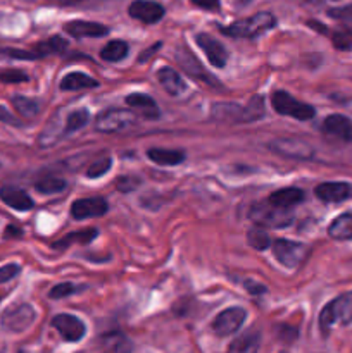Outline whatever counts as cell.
Instances as JSON below:
<instances>
[{
	"label": "cell",
	"instance_id": "7a4b0ae2",
	"mask_svg": "<svg viewBox=\"0 0 352 353\" xmlns=\"http://www.w3.org/2000/svg\"><path fill=\"white\" fill-rule=\"evenodd\" d=\"M248 216L257 226L264 228H286L292 224L293 212L292 209H282V207L273 205L269 200L257 202L251 207Z\"/></svg>",
	"mask_w": 352,
	"mask_h": 353
},
{
	"label": "cell",
	"instance_id": "cb8c5ba5",
	"mask_svg": "<svg viewBox=\"0 0 352 353\" xmlns=\"http://www.w3.org/2000/svg\"><path fill=\"white\" fill-rule=\"evenodd\" d=\"M61 90L64 92H75V90H86V88H97L99 81L95 78L83 72H69L61 79Z\"/></svg>",
	"mask_w": 352,
	"mask_h": 353
},
{
	"label": "cell",
	"instance_id": "60d3db41",
	"mask_svg": "<svg viewBox=\"0 0 352 353\" xmlns=\"http://www.w3.org/2000/svg\"><path fill=\"white\" fill-rule=\"evenodd\" d=\"M19 272H21V268L17 264L2 265V268H0V285H3V283L14 279L17 274H19Z\"/></svg>",
	"mask_w": 352,
	"mask_h": 353
},
{
	"label": "cell",
	"instance_id": "74e56055",
	"mask_svg": "<svg viewBox=\"0 0 352 353\" xmlns=\"http://www.w3.org/2000/svg\"><path fill=\"white\" fill-rule=\"evenodd\" d=\"M140 185H141V179L138 178V176H121V178L116 181L117 190L123 193L133 192V190L138 188Z\"/></svg>",
	"mask_w": 352,
	"mask_h": 353
},
{
	"label": "cell",
	"instance_id": "8d00e7d4",
	"mask_svg": "<svg viewBox=\"0 0 352 353\" xmlns=\"http://www.w3.org/2000/svg\"><path fill=\"white\" fill-rule=\"evenodd\" d=\"M76 292H78V288H76L75 285H71V283H61V285H55L54 288L50 290L48 296H50L52 300H61Z\"/></svg>",
	"mask_w": 352,
	"mask_h": 353
},
{
	"label": "cell",
	"instance_id": "4316f807",
	"mask_svg": "<svg viewBox=\"0 0 352 353\" xmlns=\"http://www.w3.org/2000/svg\"><path fill=\"white\" fill-rule=\"evenodd\" d=\"M242 110L244 107L237 105V103H214L211 109V116L217 121H224V123H242Z\"/></svg>",
	"mask_w": 352,
	"mask_h": 353
},
{
	"label": "cell",
	"instance_id": "d590c367",
	"mask_svg": "<svg viewBox=\"0 0 352 353\" xmlns=\"http://www.w3.org/2000/svg\"><path fill=\"white\" fill-rule=\"evenodd\" d=\"M110 168H113V159H102V161H97L90 165L88 171H86V176H88L90 179L100 178V176L106 174Z\"/></svg>",
	"mask_w": 352,
	"mask_h": 353
},
{
	"label": "cell",
	"instance_id": "44dd1931",
	"mask_svg": "<svg viewBox=\"0 0 352 353\" xmlns=\"http://www.w3.org/2000/svg\"><path fill=\"white\" fill-rule=\"evenodd\" d=\"M100 345L107 353H131L133 352V343L130 338L121 331H113V333H106L100 338Z\"/></svg>",
	"mask_w": 352,
	"mask_h": 353
},
{
	"label": "cell",
	"instance_id": "5b68a950",
	"mask_svg": "<svg viewBox=\"0 0 352 353\" xmlns=\"http://www.w3.org/2000/svg\"><path fill=\"white\" fill-rule=\"evenodd\" d=\"M137 124V116L130 109H109L97 116L95 130L99 133H121Z\"/></svg>",
	"mask_w": 352,
	"mask_h": 353
},
{
	"label": "cell",
	"instance_id": "2e32d148",
	"mask_svg": "<svg viewBox=\"0 0 352 353\" xmlns=\"http://www.w3.org/2000/svg\"><path fill=\"white\" fill-rule=\"evenodd\" d=\"M0 200L7 207L19 210V212H26V210H31L35 207L33 199L24 190L16 188V186H2L0 188Z\"/></svg>",
	"mask_w": 352,
	"mask_h": 353
},
{
	"label": "cell",
	"instance_id": "ac0fdd59",
	"mask_svg": "<svg viewBox=\"0 0 352 353\" xmlns=\"http://www.w3.org/2000/svg\"><path fill=\"white\" fill-rule=\"evenodd\" d=\"M323 131L342 141L352 143V121L342 114H331L323 121Z\"/></svg>",
	"mask_w": 352,
	"mask_h": 353
},
{
	"label": "cell",
	"instance_id": "83f0119b",
	"mask_svg": "<svg viewBox=\"0 0 352 353\" xmlns=\"http://www.w3.org/2000/svg\"><path fill=\"white\" fill-rule=\"evenodd\" d=\"M128 52H130V48H128L126 41L113 40L102 48V52H100V57L107 62H119L126 57Z\"/></svg>",
	"mask_w": 352,
	"mask_h": 353
},
{
	"label": "cell",
	"instance_id": "8fae6325",
	"mask_svg": "<svg viewBox=\"0 0 352 353\" xmlns=\"http://www.w3.org/2000/svg\"><path fill=\"white\" fill-rule=\"evenodd\" d=\"M175 57L176 61H178V64L182 65L183 71H185L188 76H192L193 79H197V81L200 83H206V85L209 86H219V83L216 81V78H214L209 71L204 69V65L200 64L199 59H197L188 48H179V50H176Z\"/></svg>",
	"mask_w": 352,
	"mask_h": 353
},
{
	"label": "cell",
	"instance_id": "603a6c76",
	"mask_svg": "<svg viewBox=\"0 0 352 353\" xmlns=\"http://www.w3.org/2000/svg\"><path fill=\"white\" fill-rule=\"evenodd\" d=\"M304 192L299 188H282L278 192L271 193L269 195V202L276 207H282V209H292L293 205L300 203L304 200Z\"/></svg>",
	"mask_w": 352,
	"mask_h": 353
},
{
	"label": "cell",
	"instance_id": "ab89813d",
	"mask_svg": "<svg viewBox=\"0 0 352 353\" xmlns=\"http://www.w3.org/2000/svg\"><path fill=\"white\" fill-rule=\"evenodd\" d=\"M0 81L2 83H24L28 81V74L17 69H9V71L0 72Z\"/></svg>",
	"mask_w": 352,
	"mask_h": 353
},
{
	"label": "cell",
	"instance_id": "7402d4cb",
	"mask_svg": "<svg viewBox=\"0 0 352 353\" xmlns=\"http://www.w3.org/2000/svg\"><path fill=\"white\" fill-rule=\"evenodd\" d=\"M259 347H261V333L252 330L235 338L228 347V353H257Z\"/></svg>",
	"mask_w": 352,
	"mask_h": 353
},
{
	"label": "cell",
	"instance_id": "9c48e42d",
	"mask_svg": "<svg viewBox=\"0 0 352 353\" xmlns=\"http://www.w3.org/2000/svg\"><path fill=\"white\" fill-rule=\"evenodd\" d=\"M245 319H247V312L242 307H230L217 314L216 319L213 321V331L221 338L231 336L244 326Z\"/></svg>",
	"mask_w": 352,
	"mask_h": 353
},
{
	"label": "cell",
	"instance_id": "ffe728a7",
	"mask_svg": "<svg viewBox=\"0 0 352 353\" xmlns=\"http://www.w3.org/2000/svg\"><path fill=\"white\" fill-rule=\"evenodd\" d=\"M159 83H161L162 88L166 90V93L171 97H179L185 93L186 83L185 79L179 76V72H176L173 68H162L157 72Z\"/></svg>",
	"mask_w": 352,
	"mask_h": 353
},
{
	"label": "cell",
	"instance_id": "f6af8a7d",
	"mask_svg": "<svg viewBox=\"0 0 352 353\" xmlns=\"http://www.w3.org/2000/svg\"><path fill=\"white\" fill-rule=\"evenodd\" d=\"M193 6L200 7V9H206V10H217L219 9V0H190Z\"/></svg>",
	"mask_w": 352,
	"mask_h": 353
},
{
	"label": "cell",
	"instance_id": "4fadbf2b",
	"mask_svg": "<svg viewBox=\"0 0 352 353\" xmlns=\"http://www.w3.org/2000/svg\"><path fill=\"white\" fill-rule=\"evenodd\" d=\"M197 45L202 48V52L206 54V57L209 59V62L216 68H224L228 62V50L224 48V45L219 40H216L214 37L207 33H199L195 37Z\"/></svg>",
	"mask_w": 352,
	"mask_h": 353
},
{
	"label": "cell",
	"instance_id": "bcb514c9",
	"mask_svg": "<svg viewBox=\"0 0 352 353\" xmlns=\"http://www.w3.org/2000/svg\"><path fill=\"white\" fill-rule=\"evenodd\" d=\"M331 17H337V19H344V17L352 16V6L351 7H342V9H330L328 10Z\"/></svg>",
	"mask_w": 352,
	"mask_h": 353
},
{
	"label": "cell",
	"instance_id": "277c9868",
	"mask_svg": "<svg viewBox=\"0 0 352 353\" xmlns=\"http://www.w3.org/2000/svg\"><path fill=\"white\" fill-rule=\"evenodd\" d=\"M271 103L276 112L282 114V116L293 117L297 121H309L316 116V110H314L313 105L293 99L289 92H283V90L273 93Z\"/></svg>",
	"mask_w": 352,
	"mask_h": 353
},
{
	"label": "cell",
	"instance_id": "e575fe53",
	"mask_svg": "<svg viewBox=\"0 0 352 353\" xmlns=\"http://www.w3.org/2000/svg\"><path fill=\"white\" fill-rule=\"evenodd\" d=\"M247 241L252 248H255V250H261V252L268 250V248L271 247V238H269V234L266 233L261 226L254 228V230L248 231Z\"/></svg>",
	"mask_w": 352,
	"mask_h": 353
},
{
	"label": "cell",
	"instance_id": "ee69618b",
	"mask_svg": "<svg viewBox=\"0 0 352 353\" xmlns=\"http://www.w3.org/2000/svg\"><path fill=\"white\" fill-rule=\"evenodd\" d=\"M244 286L251 295H262V293H266V286L257 281H252V279H247V281L244 283Z\"/></svg>",
	"mask_w": 352,
	"mask_h": 353
},
{
	"label": "cell",
	"instance_id": "f1b7e54d",
	"mask_svg": "<svg viewBox=\"0 0 352 353\" xmlns=\"http://www.w3.org/2000/svg\"><path fill=\"white\" fill-rule=\"evenodd\" d=\"M93 238H97V230L75 231V233L68 234V236H64V238H62V240L54 241V243H52V247H54V248H59V250H62V248L71 247L72 241H78V243L86 245V243H90V241H92Z\"/></svg>",
	"mask_w": 352,
	"mask_h": 353
},
{
	"label": "cell",
	"instance_id": "d6986e66",
	"mask_svg": "<svg viewBox=\"0 0 352 353\" xmlns=\"http://www.w3.org/2000/svg\"><path fill=\"white\" fill-rule=\"evenodd\" d=\"M126 105L131 107L133 110H137V112H140L141 116L147 117V119H157V117L161 116L155 100L152 99V97L145 95V93H131V95H128Z\"/></svg>",
	"mask_w": 352,
	"mask_h": 353
},
{
	"label": "cell",
	"instance_id": "d4e9b609",
	"mask_svg": "<svg viewBox=\"0 0 352 353\" xmlns=\"http://www.w3.org/2000/svg\"><path fill=\"white\" fill-rule=\"evenodd\" d=\"M328 234L338 241H352V212L342 214L331 221L328 226Z\"/></svg>",
	"mask_w": 352,
	"mask_h": 353
},
{
	"label": "cell",
	"instance_id": "681fc988",
	"mask_svg": "<svg viewBox=\"0 0 352 353\" xmlns=\"http://www.w3.org/2000/svg\"><path fill=\"white\" fill-rule=\"evenodd\" d=\"M311 3H320V2H323V0H309Z\"/></svg>",
	"mask_w": 352,
	"mask_h": 353
},
{
	"label": "cell",
	"instance_id": "8992f818",
	"mask_svg": "<svg viewBox=\"0 0 352 353\" xmlns=\"http://www.w3.org/2000/svg\"><path fill=\"white\" fill-rule=\"evenodd\" d=\"M268 148L273 154L293 161H311L314 157V148L300 138H275L269 141Z\"/></svg>",
	"mask_w": 352,
	"mask_h": 353
},
{
	"label": "cell",
	"instance_id": "7c38bea8",
	"mask_svg": "<svg viewBox=\"0 0 352 353\" xmlns=\"http://www.w3.org/2000/svg\"><path fill=\"white\" fill-rule=\"evenodd\" d=\"M128 14L140 23L154 24L164 17V7L152 0H135L128 7Z\"/></svg>",
	"mask_w": 352,
	"mask_h": 353
},
{
	"label": "cell",
	"instance_id": "7bdbcfd3",
	"mask_svg": "<svg viewBox=\"0 0 352 353\" xmlns=\"http://www.w3.org/2000/svg\"><path fill=\"white\" fill-rule=\"evenodd\" d=\"M0 123L10 124V126H21V123L17 121V117L14 116V114H10L3 105H0Z\"/></svg>",
	"mask_w": 352,
	"mask_h": 353
},
{
	"label": "cell",
	"instance_id": "ba28073f",
	"mask_svg": "<svg viewBox=\"0 0 352 353\" xmlns=\"http://www.w3.org/2000/svg\"><path fill=\"white\" fill-rule=\"evenodd\" d=\"M271 247L276 261L289 269H295L297 265H300V262L309 254V248L304 243L292 240H283V238L273 241Z\"/></svg>",
	"mask_w": 352,
	"mask_h": 353
},
{
	"label": "cell",
	"instance_id": "9a60e30c",
	"mask_svg": "<svg viewBox=\"0 0 352 353\" xmlns=\"http://www.w3.org/2000/svg\"><path fill=\"white\" fill-rule=\"evenodd\" d=\"M64 31L72 38H99L109 33V28L92 21H69L64 24Z\"/></svg>",
	"mask_w": 352,
	"mask_h": 353
},
{
	"label": "cell",
	"instance_id": "f35d334b",
	"mask_svg": "<svg viewBox=\"0 0 352 353\" xmlns=\"http://www.w3.org/2000/svg\"><path fill=\"white\" fill-rule=\"evenodd\" d=\"M331 41L340 50H349V48H352V31H335Z\"/></svg>",
	"mask_w": 352,
	"mask_h": 353
},
{
	"label": "cell",
	"instance_id": "1f68e13d",
	"mask_svg": "<svg viewBox=\"0 0 352 353\" xmlns=\"http://www.w3.org/2000/svg\"><path fill=\"white\" fill-rule=\"evenodd\" d=\"M90 121V112L86 109H79V110H72L68 117H66V124H64V137L66 134H71L75 131L81 130L88 124Z\"/></svg>",
	"mask_w": 352,
	"mask_h": 353
},
{
	"label": "cell",
	"instance_id": "484cf974",
	"mask_svg": "<svg viewBox=\"0 0 352 353\" xmlns=\"http://www.w3.org/2000/svg\"><path fill=\"white\" fill-rule=\"evenodd\" d=\"M147 157L157 165H178L185 161V152L171 150V148H150Z\"/></svg>",
	"mask_w": 352,
	"mask_h": 353
},
{
	"label": "cell",
	"instance_id": "c3c4849f",
	"mask_svg": "<svg viewBox=\"0 0 352 353\" xmlns=\"http://www.w3.org/2000/svg\"><path fill=\"white\" fill-rule=\"evenodd\" d=\"M6 236L7 238H9V236H21V231L17 230V228H14V226H7Z\"/></svg>",
	"mask_w": 352,
	"mask_h": 353
},
{
	"label": "cell",
	"instance_id": "4dcf8cb0",
	"mask_svg": "<svg viewBox=\"0 0 352 353\" xmlns=\"http://www.w3.org/2000/svg\"><path fill=\"white\" fill-rule=\"evenodd\" d=\"M12 105L24 119H33L40 112V103L28 97H12Z\"/></svg>",
	"mask_w": 352,
	"mask_h": 353
},
{
	"label": "cell",
	"instance_id": "6da1fadb",
	"mask_svg": "<svg viewBox=\"0 0 352 353\" xmlns=\"http://www.w3.org/2000/svg\"><path fill=\"white\" fill-rule=\"evenodd\" d=\"M335 324H352V292L342 293L323 307L320 314V330L323 334L330 333Z\"/></svg>",
	"mask_w": 352,
	"mask_h": 353
},
{
	"label": "cell",
	"instance_id": "5bb4252c",
	"mask_svg": "<svg viewBox=\"0 0 352 353\" xmlns=\"http://www.w3.org/2000/svg\"><path fill=\"white\" fill-rule=\"evenodd\" d=\"M109 210V203L100 196L92 199H79L71 205V216L75 219H92V217H102Z\"/></svg>",
	"mask_w": 352,
	"mask_h": 353
},
{
	"label": "cell",
	"instance_id": "e0dca14e",
	"mask_svg": "<svg viewBox=\"0 0 352 353\" xmlns=\"http://www.w3.org/2000/svg\"><path fill=\"white\" fill-rule=\"evenodd\" d=\"M314 195H316L321 202L337 203L351 195V186H349L347 183L340 181L321 183V185H317L316 190H314Z\"/></svg>",
	"mask_w": 352,
	"mask_h": 353
},
{
	"label": "cell",
	"instance_id": "30bf717a",
	"mask_svg": "<svg viewBox=\"0 0 352 353\" xmlns=\"http://www.w3.org/2000/svg\"><path fill=\"white\" fill-rule=\"evenodd\" d=\"M50 324L61 334L62 340L68 343H76V341L83 340V336L86 334L85 323L72 314H57Z\"/></svg>",
	"mask_w": 352,
	"mask_h": 353
},
{
	"label": "cell",
	"instance_id": "b9f144b4",
	"mask_svg": "<svg viewBox=\"0 0 352 353\" xmlns=\"http://www.w3.org/2000/svg\"><path fill=\"white\" fill-rule=\"evenodd\" d=\"M299 336V331L292 326H280L278 327V338L283 341V343H292V341L297 340Z\"/></svg>",
	"mask_w": 352,
	"mask_h": 353
},
{
	"label": "cell",
	"instance_id": "7dc6e473",
	"mask_svg": "<svg viewBox=\"0 0 352 353\" xmlns=\"http://www.w3.org/2000/svg\"><path fill=\"white\" fill-rule=\"evenodd\" d=\"M52 3H57V6H76V3H81L85 0H48Z\"/></svg>",
	"mask_w": 352,
	"mask_h": 353
},
{
	"label": "cell",
	"instance_id": "52a82bcc",
	"mask_svg": "<svg viewBox=\"0 0 352 353\" xmlns=\"http://www.w3.org/2000/svg\"><path fill=\"white\" fill-rule=\"evenodd\" d=\"M35 319H37V312L30 303H17L3 310L0 324L9 333H23L35 323Z\"/></svg>",
	"mask_w": 352,
	"mask_h": 353
},
{
	"label": "cell",
	"instance_id": "f546056e",
	"mask_svg": "<svg viewBox=\"0 0 352 353\" xmlns=\"http://www.w3.org/2000/svg\"><path fill=\"white\" fill-rule=\"evenodd\" d=\"M264 116V99L252 97L247 105L242 110V123H254Z\"/></svg>",
	"mask_w": 352,
	"mask_h": 353
},
{
	"label": "cell",
	"instance_id": "d6a6232c",
	"mask_svg": "<svg viewBox=\"0 0 352 353\" xmlns=\"http://www.w3.org/2000/svg\"><path fill=\"white\" fill-rule=\"evenodd\" d=\"M37 192L45 193V195H52V193H61L66 188V181L57 176H45V178L38 179L35 183Z\"/></svg>",
	"mask_w": 352,
	"mask_h": 353
},
{
	"label": "cell",
	"instance_id": "836d02e7",
	"mask_svg": "<svg viewBox=\"0 0 352 353\" xmlns=\"http://www.w3.org/2000/svg\"><path fill=\"white\" fill-rule=\"evenodd\" d=\"M66 48H68V41H66L64 38L52 37V38H48L47 41H41V43H38L37 47H35V50H37L41 57H45V55L59 54V52L66 50Z\"/></svg>",
	"mask_w": 352,
	"mask_h": 353
},
{
	"label": "cell",
	"instance_id": "3957f363",
	"mask_svg": "<svg viewBox=\"0 0 352 353\" xmlns=\"http://www.w3.org/2000/svg\"><path fill=\"white\" fill-rule=\"evenodd\" d=\"M275 24L276 17L271 12H259L254 14L252 17H247V19L237 21V23L230 24V26L221 28V31L235 38H254L275 28Z\"/></svg>",
	"mask_w": 352,
	"mask_h": 353
}]
</instances>
